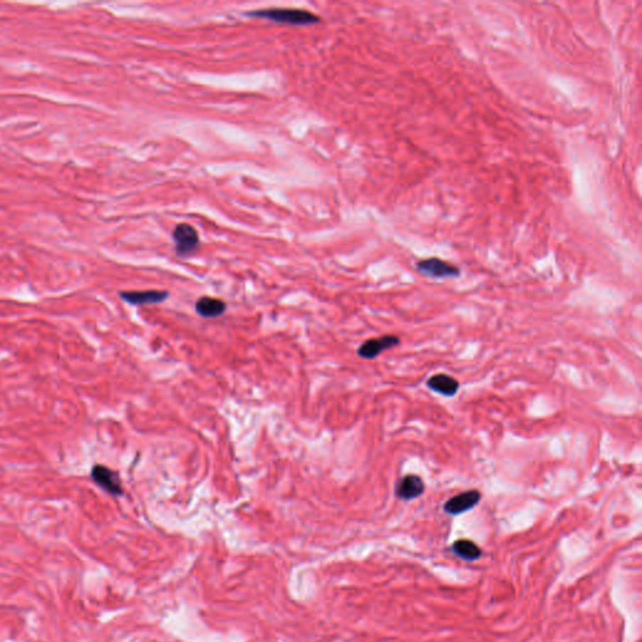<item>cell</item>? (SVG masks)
I'll list each match as a JSON object with an SVG mask.
<instances>
[{
  "instance_id": "cell-5",
  "label": "cell",
  "mask_w": 642,
  "mask_h": 642,
  "mask_svg": "<svg viewBox=\"0 0 642 642\" xmlns=\"http://www.w3.org/2000/svg\"><path fill=\"white\" fill-rule=\"evenodd\" d=\"M401 344V339L396 335H384L377 339L366 340L359 346L358 355L366 360L377 359L382 352L393 349Z\"/></svg>"
},
{
  "instance_id": "cell-1",
  "label": "cell",
  "mask_w": 642,
  "mask_h": 642,
  "mask_svg": "<svg viewBox=\"0 0 642 642\" xmlns=\"http://www.w3.org/2000/svg\"><path fill=\"white\" fill-rule=\"evenodd\" d=\"M253 18L267 19L275 23L288 25H313L320 23V17L314 13L294 8H270L247 13Z\"/></svg>"
},
{
  "instance_id": "cell-2",
  "label": "cell",
  "mask_w": 642,
  "mask_h": 642,
  "mask_svg": "<svg viewBox=\"0 0 642 642\" xmlns=\"http://www.w3.org/2000/svg\"><path fill=\"white\" fill-rule=\"evenodd\" d=\"M176 253L185 257L196 253L200 248V236L195 227L188 223H179L172 234Z\"/></svg>"
},
{
  "instance_id": "cell-6",
  "label": "cell",
  "mask_w": 642,
  "mask_h": 642,
  "mask_svg": "<svg viewBox=\"0 0 642 642\" xmlns=\"http://www.w3.org/2000/svg\"><path fill=\"white\" fill-rule=\"evenodd\" d=\"M481 493L478 491H468L457 494L445 505V511L451 516H458L470 511L479 503Z\"/></svg>"
},
{
  "instance_id": "cell-10",
  "label": "cell",
  "mask_w": 642,
  "mask_h": 642,
  "mask_svg": "<svg viewBox=\"0 0 642 642\" xmlns=\"http://www.w3.org/2000/svg\"><path fill=\"white\" fill-rule=\"evenodd\" d=\"M195 306H196L198 315L206 318V319L220 318L227 309L226 304L223 303V300L210 297H200Z\"/></svg>"
},
{
  "instance_id": "cell-7",
  "label": "cell",
  "mask_w": 642,
  "mask_h": 642,
  "mask_svg": "<svg viewBox=\"0 0 642 642\" xmlns=\"http://www.w3.org/2000/svg\"><path fill=\"white\" fill-rule=\"evenodd\" d=\"M167 291L146 290V291H124L119 294L126 303L140 306V305H155L160 304L168 299Z\"/></svg>"
},
{
  "instance_id": "cell-8",
  "label": "cell",
  "mask_w": 642,
  "mask_h": 642,
  "mask_svg": "<svg viewBox=\"0 0 642 642\" xmlns=\"http://www.w3.org/2000/svg\"><path fill=\"white\" fill-rule=\"evenodd\" d=\"M424 482L415 475H408L398 482L396 487V495L401 500H412L424 493Z\"/></svg>"
},
{
  "instance_id": "cell-4",
  "label": "cell",
  "mask_w": 642,
  "mask_h": 642,
  "mask_svg": "<svg viewBox=\"0 0 642 642\" xmlns=\"http://www.w3.org/2000/svg\"><path fill=\"white\" fill-rule=\"evenodd\" d=\"M91 477H92L93 482H94L98 487L105 491L107 493L114 495V497H121V495H124V488H122L121 478H119L117 473H116L114 470H112L111 468H108V467H105V465L97 464V465L93 467L92 472H91Z\"/></svg>"
},
{
  "instance_id": "cell-9",
  "label": "cell",
  "mask_w": 642,
  "mask_h": 642,
  "mask_svg": "<svg viewBox=\"0 0 642 642\" xmlns=\"http://www.w3.org/2000/svg\"><path fill=\"white\" fill-rule=\"evenodd\" d=\"M426 387L433 390L434 393L448 396V398L456 396L459 390V383L457 379L449 377L447 374H437L431 379H428Z\"/></svg>"
},
{
  "instance_id": "cell-11",
  "label": "cell",
  "mask_w": 642,
  "mask_h": 642,
  "mask_svg": "<svg viewBox=\"0 0 642 642\" xmlns=\"http://www.w3.org/2000/svg\"><path fill=\"white\" fill-rule=\"evenodd\" d=\"M451 550L458 557L465 561H476L482 556V551L475 542L468 539H461L451 546Z\"/></svg>"
},
{
  "instance_id": "cell-3",
  "label": "cell",
  "mask_w": 642,
  "mask_h": 642,
  "mask_svg": "<svg viewBox=\"0 0 642 642\" xmlns=\"http://www.w3.org/2000/svg\"><path fill=\"white\" fill-rule=\"evenodd\" d=\"M417 270L426 278H438V280L458 278L461 274V270L457 266L449 264L445 260L438 259V257L420 260L417 264Z\"/></svg>"
}]
</instances>
